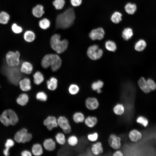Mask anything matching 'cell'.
Returning <instances> with one entry per match:
<instances>
[{"instance_id": "24", "label": "cell", "mask_w": 156, "mask_h": 156, "mask_svg": "<svg viewBox=\"0 0 156 156\" xmlns=\"http://www.w3.org/2000/svg\"><path fill=\"white\" fill-rule=\"evenodd\" d=\"M29 98L28 95L25 93L20 94L16 99L17 103L19 105L24 106L28 102Z\"/></svg>"}, {"instance_id": "1", "label": "cell", "mask_w": 156, "mask_h": 156, "mask_svg": "<svg viewBox=\"0 0 156 156\" xmlns=\"http://www.w3.org/2000/svg\"><path fill=\"white\" fill-rule=\"evenodd\" d=\"M75 19L74 10L69 8L58 15L55 21L56 27L59 29H65L70 27Z\"/></svg>"}, {"instance_id": "21", "label": "cell", "mask_w": 156, "mask_h": 156, "mask_svg": "<svg viewBox=\"0 0 156 156\" xmlns=\"http://www.w3.org/2000/svg\"><path fill=\"white\" fill-rule=\"evenodd\" d=\"M128 136L130 140L131 141L135 142L141 138L142 134L138 130L133 129L129 132Z\"/></svg>"}, {"instance_id": "30", "label": "cell", "mask_w": 156, "mask_h": 156, "mask_svg": "<svg viewBox=\"0 0 156 156\" xmlns=\"http://www.w3.org/2000/svg\"><path fill=\"white\" fill-rule=\"evenodd\" d=\"M66 142L70 146L74 147L77 146L79 142V139L77 136L72 135L66 139Z\"/></svg>"}, {"instance_id": "50", "label": "cell", "mask_w": 156, "mask_h": 156, "mask_svg": "<svg viewBox=\"0 0 156 156\" xmlns=\"http://www.w3.org/2000/svg\"><path fill=\"white\" fill-rule=\"evenodd\" d=\"M113 155L114 156H122L123 155L121 151L117 150L113 153Z\"/></svg>"}, {"instance_id": "25", "label": "cell", "mask_w": 156, "mask_h": 156, "mask_svg": "<svg viewBox=\"0 0 156 156\" xmlns=\"http://www.w3.org/2000/svg\"><path fill=\"white\" fill-rule=\"evenodd\" d=\"M52 55L51 53L47 54L42 58L41 64L43 68L46 69L50 66Z\"/></svg>"}, {"instance_id": "38", "label": "cell", "mask_w": 156, "mask_h": 156, "mask_svg": "<svg viewBox=\"0 0 156 156\" xmlns=\"http://www.w3.org/2000/svg\"><path fill=\"white\" fill-rule=\"evenodd\" d=\"M51 23L48 19L44 18L41 19L39 22V27L42 29H46L50 26Z\"/></svg>"}, {"instance_id": "17", "label": "cell", "mask_w": 156, "mask_h": 156, "mask_svg": "<svg viewBox=\"0 0 156 156\" xmlns=\"http://www.w3.org/2000/svg\"><path fill=\"white\" fill-rule=\"evenodd\" d=\"M47 89L50 91H54L57 88L58 80L55 77H51L47 81Z\"/></svg>"}, {"instance_id": "53", "label": "cell", "mask_w": 156, "mask_h": 156, "mask_svg": "<svg viewBox=\"0 0 156 156\" xmlns=\"http://www.w3.org/2000/svg\"><path fill=\"white\" fill-rule=\"evenodd\" d=\"M0 88H1V86H0Z\"/></svg>"}, {"instance_id": "2", "label": "cell", "mask_w": 156, "mask_h": 156, "mask_svg": "<svg viewBox=\"0 0 156 156\" xmlns=\"http://www.w3.org/2000/svg\"><path fill=\"white\" fill-rule=\"evenodd\" d=\"M50 44L53 50L57 54H61L66 50L68 42L66 39L61 40V36L59 34H55L50 38Z\"/></svg>"}, {"instance_id": "51", "label": "cell", "mask_w": 156, "mask_h": 156, "mask_svg": "<svg viewBox=\"0 0 156 156\" xmlns=\"http://www.w3.org/2000/svg\"><path fill=\"white\" fill-rule=\"evenodd\" d=\"M3 153L5 155L8 156L9 154V150L5 148L3 151Z\"/></svg>"}, {"instance_id": "5", "label": "cell", "mask_w": 156, "mask_h": 156, "mask_svg": "<svg viewBox=\"0 0 156 156\" xmlns=\"http://www.w3.org/2000/svg\"><path fill=\"white\" fill-rule=\"evenodd\" d=\"M58 126L65 134L70 133L72 127L68 119L64 116H60L57 118Z\"/></svg>"}, {"instance_id": "12", "label": "cell", "mask_w": 156, "mask_h": 156, "mask_svg": "<svg viewBox=\"0 0 156 156\" xmlns=\"http://www.w3.org/2000/svg\"><path fill=\"white\" fill-rule=\"evenodd\" d=\"M62 64V60L60 56L57 54H53L50 66L51 70L53 72L57 71L60 68Z\"/></svg>"}, {"instance_id": "35", "label": "cell", "mask_w": 156, "mask_h": 156, "mask_svg": "<svg viewBox=\"0 0 156 156\" xmlns=\"http://www.w3.org/2000/svg\"><path fill=\"white\" fill-rule=\"evenodd\" d=\"M125 107L122 104L118 103L113 108L114 113L118 115H121L124 113Z\"/></svg>"}, {"instance_id": "48", "label": "cell", "mask_w": 156, "mask_h": 156, "mask_svg": "<svg viewBox=\"0 0 156 156\" xmlns=\"http://www.w3.org/2000/svg\"><path fill=\"white\" fill-rule=\"evenodd\" d=\"M71 5L74 7L80 6L82 2V0H70Z\"/></svg>"}, {"instance_id": "42", "label": "cell", "mask_w": 156, "mask_h": 156, "mask_svg": "<svg viewBox=\"0 0 156 156\" xmlns=\"http://www.w3.org/2000/svg\"><path fill=\"white\" fill-rule=\"evenodd\" d=\"M32 135L31 133L28 132L23 135L21 143H25L30 141L32 138Z\"/></svg>"}, {"instance_id": "36", "label": "cell", "mask_w": 156, "mask_h": 156, "mask_svg": "<svg viewBox=\"0 0 156 156\" xmlns=\"http://www.w3.org/2000/svg\"><path fill=\"white\" fill-rule=\"evenodd\" d=\"M27 132V129L25 128L18 131L14 136V139L15 141L18 143H21L23 135Z\"/></svg>"}, {"instance_id": "8", "label": "cell", "mask_w": 156, "mask_h": 156, "mask_svg": "<svg viewBox=\"0 0 156 156\" xmlns=\"http://www.w3.org/2000/svg\"><path fill=\"white\" fill-rule=\"evenodd\" d=\"M108 142L109 146L114 149H118L121 146L120 138L114 134H111L109 135Z\"/></svg>"}, {"instance_id": "14", "label": "cell", "mask_w": 156, "mask_h": 156, "mask_svg": "<svg viewBox=\"0 0 156 156\" xmlns=\"http://www.w3.org/2000/svg\"><path fill=\"white\" fill-rule=\"evenodd\" d=\"M10 125H14L18 121V118L15 112L12 109H7L3 112Z\"/></svg>"}, {"instance_id": "52", "label": "cell", "mask_w": 156, "mask_h": 156, "mask_svg": "<svg viewBox=\"0 0 156 156\" xmlns=\"http://www.w3.org/2000/svg\"><path fill=\"white\" fill-rule=\"evenodd\" d=\"M96 91L99 94L102 91L101 89H99L97 90Z\"/></svg>"}, {"instance_id": "19", "label": "cell", "mask_w": 156, "mask_h": 156, "mask_svg": "<svg viewBox=\"0 0 156 156\" xmlns=\"http://www.w3.org/2000/svg\"><path fill=\"white\" fill-rule=\"evenodd\" d=\"M66 138L65 134L63 132H58L55 135V140L57 144L63 146L66 142Z\"/></svg>"}, {"instance_id": "4", "label": "cell", "mask_w": 156, "mask_h": 156, "mask_svg": "<svg viewBox=\"0 0 156 156\" xmlns=\"http://www.w3.org/2000/svg\"><path fill=\"white\" fill-rule=\"evenodd\" d=\"M103 53V50L96 44L90 46L87 51V54L89 58L92 60H97L100 59Z\"/></svg>"}, {"instance_id": "32", "label": "cell", "mask_w": 156, "mask_h": 156, "mask_svg": "<svg viewBox=\"0 0 156 156\" xmlns=\"http://www.w3.org/2000/svg\"><path fill=\"white\" fill-rule=\"evenodd\" d=\"M122 14L118 11H115L112 15L111 17V21L114 23L118 24L122 20Z\"/></svg>"}, {"instance_id": "37", "label": "cell", "mask_w": 156, "mask_h": 156, "mask_svg": "<svg viewBox=\"0 0 156 156\" xmlns=\"http://www.w3.org/2000/svg\"><path fill=\"white\" fill-rule=\"evenodd\" d=\"M80 88L79 86L76 84H72L69 86L68 89V92L71 95H75L79 92Z\"/></svg>"}, {"instance_id": "13", "label": "cell", "mask_w": 156, "mask_h": 156, "mask_svg": "<svg viewBox=\"0 0 156 156\" xmlns=\"http://www.w3.org/2000/svg\"><path fill=\"white\" fill-rule=\"evenodd\" d=\"M86 107L90 110L97 109L99 106V103L98 99L94 97H89L86 99L85 102Z\"/></svg>"}, {"instance_id": "6", "label": "cell", "mask_w": 156, "mask_h": 156, "mask_svg": "<svg viewBox=\"0 0 156 156\" xmlns=\"http://www.w3.org/2000/svg\"><path fill=\"white\" fill-rule=\"evenodd\" d=\"M43 124L48 130L51 131L58 127L57 118L54 116H48L43 121Z\"/></svg>"}, {"instance_id": "7", "label": "cell", "mask_w": 156, "mask_h": 156, "mask_svg": "<svg viewBox=\"0 0 156 156\" xmlns=\"http://www.w3.org/2000/svg\"><path fill=\"white\" fill-rule=\"evenodd\" d=\"M105 34L104 29L100 27L92 30L89 34V36L92 40H101L103 38Z\"/></svg>"}, {"instance_id": "20", "label": "cell", "mask_w": 156, "mask_h": 156, "mask_svg": "<svg viewBox=\"0 0 156 156\" xmlns=\"http://www.w3.org/2000/svg\"><path fill=\"white\" fill-rule=\"evenodd\" d=\"M44 8L43 5L38 4L32 9V13L36 17L39 18L42 16L44 14Z\"/></svg>"}, {"instance_id": "15", "label": "cell", "mask_w": 156, "mask_h": 156, "mask_svg": "<svg viewBox=\"0 0 156 156\" xmlns=\"http://www.w3.org/2000/svg\"><path fill=\"white\" fill-rule=\"evenodd\" d=\"M44 150L42 144L39 143H36L32 145L31 152L32 154L35 156H40L43 154Z\"/></svg>"}, {"instance_id": "33", "label": "cell", "mask_w": 156, "mask_h": 156, "mask_svg": "<svg viewBox=\"0 0 156 156\" xmlns=\"http://www.w3.org/2000/svg\"><path fill=\"white\" fill-rule=\"evenodd\" d=\"M105 48L108 51L111 52L115 51L117 49V46L115 43L111 40L107 41L105 43Z\"/></svg>"}, {"instance_id": "9", "label": "cell", "mask_w": 156, "mask_h": 156, "mask_svg": "<svg viewBox=\"0 0 156 156\" xmlns=\"http://www.w3.org/2000/svg\"><path fill=\"white\" fill-rule=\"evenodd\" d=\"M18 85L20 90L24 92L29 91L31 89V80L27 77H23L21 79Z\"/></svg>"}, {"instance_id": "18", "label": "cell", "mask_w": 156, "mask_h": 156, "mask_svg": "<svg viewBox=\"0 0 156 156\" xmlns=\"http://www.w3.org/2000/svg\"><path fill=\"white\" fill-rule=\"evenodd\" d=\"M91 150L93 154L95 155L102 154L103 151L102 143L100 142H97L91 146Z\"/></svg>"}, {"instance_id": "45", "label": "cell", "mask_w": 156, "mask_h": 156, "mask_svg": "<svg viewBox=\"0 0 156 156\" xmlns=\"http://www.w3.org/2000/svg\"><path fill=\"white\" fill-rule=\"evenodd\" d=\"M98 138V134L96 132L88 134L87 135V138L90 141L94 142L96 141Z\"/></svg>"}, {"instance_id": "28", "label": "cell", "mask_w": 156, "mask_h": 156, "mask_svg": "<svg viewBox=\"0 0 156 156\" xmlns=\"http://www.w3.org/2000/svg\"><path fill=\"white\" fill-rule=\"evenodd\" d=\"M133 34L132 29L130 27H126L123 30L122 36L125 40H128L131 39Z\"/></svg>"}, {"instance_id": "44", "label": "cell", "mask_w": 156, "mask_h": 156, "mask_svg": "<svg viewBox=\"0 0 156 156\" xmlns=\"http://www.w3.org/2000/svg\"><path fill=\"white\" fill-rule=\"evenodd\" d=\"M136 121L138 123L142 124L144 127H146L148 123L147 119L142 116L138 117Z\"/></svg>"}, {"instance_id": "29", "label": "cell", "mask_w": 156, "mask_h": 156, "mask_svg": "<svg viewBox=\"0 0 156 156\" xmlns=\"http://www.w3.org/2000/svg\"><path fill=\"white\" fill-rule=\"evenodd\" d=\"M136 5L130 2L127 3L125 7V12L128 14L132 15L134 14L137 10Z\"/></svg>"}, {"instance_id": "40", "label": "cell", "mask_w": 156, "mask_h": 156, "mask_svg": "<svg viewBox=\"0 0 156 156\" xmlns=\"http://www.w3.org/2000/svg\"><path fill=\"white\" fill-rule=\"evenodd\" d=\"M104 85V83L101 80H99L93 82L91 85V88L94 91L101 89Z\"/></svg>"}, {"instance_id": "46", "label": "cell", "mask_w": 156, "mask_h": 156, "mask_svg": "<svg viewBox=\"0 0 156 156\" xmlns=\"http://www.w3.org/2000/svg\"><path fill=\"white\" fill-rule=\"evenodd\" d=\"M149 88L151 91L155 90L156 89V83L151 79H148L147 80Z\"/></svg>"}, {"instance_id": "31", "label": "cell", "mask_w": 156, "mask_h": 156, "mask_svg": "<svg viewBox=\"0 0 156 156\" xmlns=\"http://www.w3.org/2000/svg\"><path fill=\"white\" fill-rule=\"evenodd\" d=\"M146 43L143 39L139 40L135 43L134 46L135 50L138 51H143L146 47Z\"/></svg>"}, {"instance_id": "23", "label": "cell", "mask_w": 156, "mask_h": 156, "mask_svg": "<svg viewBox=\"0 0 156 156\" xmlns=\"http://www.w3.org/2000/svg\"><path fill=\"white\" fill-rule=\"evenodd\" d=\"M84 122L87 126L89 128H92L97 124L98 119L95 116H90L85 118Z\"/></svg>"}, {"instance_id": "22", "label": "cell", "mask_w": 156, "mask_h": 156, "mask_svg": "<svg viewBox=\"0 0 156 156\" xmlns=\"http://www.w3.org/2000/svg\"><path fill=\"white\" fill-rule=\"evenodd\" d=\"M72 118L74 122L78 124L84 122L85 118L84 114L80 112H76L74 113Z\"/></svg>"}, {"instance_id": "27", "label": "cell", "mask_w": 156, "mask_h": 156, "mask_svg": "<svg viewBox=\"0 0 156 156\" xmlns=\"http://www.w3.org/2000/svg\"><path fill=\"white\" fill-rule=\"evenodd\" d=\"M23 37L25 42L30 43L34 41L36 38V35L33 31L27 30L24 33Z\"/></svg>"}, {"instance_id": "10", "label": "cell", "mask_w": 156, "mask_h": 156, "mask_svg": "<svg viewBox=\"0 0 156 156\" xmlns=\"http://www.w3.org/2000/svg\"><path fill=\"white\" fill-rule=\"evenodd\" d=\"M33 70L32 64L28 61L21 62L20 65V70L24 74L29 75L31 74Z\"/></svg>"}, {"instance_id": "26", "label": "cell", "mask_w": 156, "mask_h": 156, "mask_svg": "<svg viewBox=\"0 0 156 156\" xmlns=\"http://www.w3.org/2000/svg\"><path fill=\"white\" fill-rule=\"evenodd\" d=\"M34 83L36 85H39L42 83L44 80V77L42 73L37 71L33 75Z\"/></svg>"}, {"instance_id": "3", "label": "cell", "mask_w": 156, "mask_h": 156, "mask_svg": "<svg viewBox=\"0 0 156 156\" xmlns=\"http://www.w3.org/2000/svg\"><path fill=\"white\" fill-rule=\"evenodd\" d=\"M5 60L6 64L8 66H19L21 62V53L18 50H9L5 54Z\"/></svg>"}, {"instance_id": "16", "label": "cell", "mask_w": 156, "mask_h": 156, "mask_svg": "<svg viewBox=\"0 0 156 156\" xmlns=\"http://www.w3.org/2000/svg\"><path fill=\"white\" fill-rule=\"evenodd\" d=\"M138 85L141 89L145 93H148L151 90L149 86L147 80L144 77L140 78L138 81Z\"/></svg>"}, {"instance_id": "47", "label": "cell", "mask_w": 156, "mask_h": 156, "mask_svg": "<svg viewBox=\"0 0 156 156\" xmlns=\"http://www.w3.org/2000/svg\"><path fill=\"white\" fill-rule=\"evenodd\" d=\"M14 145V142L11 139H8L5 144V148L9 150L10 148L13 146Z\"/></svg>"}, {"instance_id": "11", "label": "cell", "mask_w": 156, "mask_h": 156, "mask_svg": "<svg viewBox=\"0 0 156 156\" xmlns=\"http://www.w3.org/2000/svg\"><path fill=\"white\" fill-rule=\"evenodd\" d=\"M56 144L55 140L51 138H47L44 140L42 145L44 149L48 151L51 152L55 150Z\"/></svg>"}, {"instance_id": "49", "label": "cell", "mask_w": 156, "mask_h": 156, "mask_svg": "<svg viewBox=\"0 0 156 156\" xmlns=\"http://www.w3.org/2000/svg\"><path fill=\"white\" fill-rule=\"evenodd\" d=\"M22 156H31L32 154L31 152L27 150H25L23 151L21 153Z\"/></svg>"}, {"instance_id": "43", "label": "cell", "mask_w": 156, "mask_h": 156, "mask_svg": "<svg viewBox=\"0 0 156 156\" xmlns=\"http://www.w3.org/2000/svg\"><path fill=\"white\" fill-rule=\"evenodd\" d=\"M12 31L16 34H19L23 31V29L20 26L16 23H14L12 26Z\"/></svg>"}, {"instance_id": "39", "label": "cell", "mask_w": 156, "mask_h": 156, "mask_svg": "<svg viewBox=\"0 0 156 156\" xmlns=\"http://www.w3.org/2000/svg\"><path fill=\"white\" fill-rule=\"evenodd\" d=\"M10 16L6 12H2L0 13V23L5 24L8 23L9 19Z\"/></svg>"}, {"instance_id": "34", "label": "cell", "mask_w": 156, "mask_h": 156, "mask_svg": "<svg viewBox=\"0 0 156 156\" xmlns=\"http://www.w3.org/2000/svg\"><path fill=\"white\" fill-rule=\"evenodd\" d=\"M35 97L37 100L42 102L47 101L48 99L47 95L43 91L38 92L36 94Z\"/></svg>"}, {"instance_id": "41", "label": "cell", "mask_w": 156, "mask_h": 156, "mask_svg": "<svg viewBox=\"0 0 156 156\" xmlns=\"http://www.w3.org/2000/svg\"><path fill=\"white\" fill-rule=\"evenodd\" d=\"M55 8L57 10L62 9L65 4L64 0H54L53 3Z\"/></svg>"}]
</instances>
